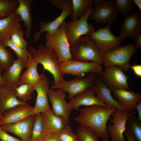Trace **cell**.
Masks as SVG:
<instances>
[{
  "label": "cell",
  "mask_w": 141,
  "mask_h": 141,
  "mask_svg": "<svg viewBox=\"0 0 141 141\" xmlns=\"http://www.w3.org/2000/svg\"><path fill=\"white\" fill-rule=\"evenodd\" d=\"M15 87L9 85L2 87L0 94V110L3 114L7 110L16 105L26 103L19 100Z\"/></svg>",
  "instance_id": "d4e9b609"
},
{
  "label": "cell",
  "mask_w": 141,
  "mask_h": 141,
  "mask_svg": "<svg viewBox=\"0 0 141 141\" xmlns=\"http://www.w3.org/2000/svg\"><path fill=\"white\" fill-rule=\"evenodd\" d=\"M65 92L60 89L56 90L50 89L48 96L52 111L56 115L63 118L68 124L72 109L65 99Z\"/></svg>",
  "instance_id": "4fadbf2b"
},
{
  "label": "cell",
  "mask_w": 141,
  "mask_h": 141,
  "mask_svg": "<svg viewBox=\"0 0 141 141\" xmlns=\"http://www.w3.org/2000/svg\"><path fill=\"white\" fill-rule=\"evenodd\" d=\"M16 0H0V19L6 17L15 12L18 6Z\"/></svg>",
  "instance_id": "1f68e13d"
},
{
  "label": "cell",
  "mask_w": 141,
  "mask_h": 141,
  "mask_svg": "<svg viewBox=\"0 0 141 141\" xmlns=\"http://www.w3.org/2000/svg\"><path fill=\"white\" fill-rule=\"evenodd\" d=\"M136 108L138 115V118L139 120L141 121V101L137 104Z\"/></svg>",
  "instance_id": "ee69618b"
},
{
  "label": "cell",
  "mask_w": 141,
  "mask_h": 141,
  "mask_svg": "<svg viewBox=\"0 0 141 141\" xmlns=\"http://www.w3.org/2000/svg\"><path fill=\"white\" fill-rule=\"evenodd\" d=\"M40 113L43 124V136L50 133L58 134L68 125L63 118L56 115L51 108Z\"/></svg>",
  "instance_id": "d6986e66"
},
{
  "label": "cell",
  "mask_w": 141,
  "mask_h": 141,
  "mask_svg": "<svg viewBox=\"0 0 141 141\" xmlns=\"http://www.w3.org/2000/svg\"><path fill=\"white\" fill-rule=\"evenodd\" d=\"M103 139V141H110L108 138H104Z\"/></svg>",
  "instance_id": "c3c4849f"
},
{
  "label": "cell",
  "mask_w": 141,
  "mask_h": 141,
  "mask_svg": "<svg viewBox=\"0 0 141 141\" xmlns=\"http://www.w3.org/2000/svg\"><path fill=\"white\" fill-rule=\"evenodd\" d=\"M18 6L15 13L19 15L21 21L24 22L26 28L25 35L28 39L30 38L32 26V19L31 13L32 0H17Z\"/></svg>",
  "instance_id": "484cf974"
},
{
  "label": "cell",
  "mask_w": 141,
  "mask_h": 141,
  "mask_svg": "<svg viewBox=\"0 0 141 141\" xmlns=\"http://www.w3.org/2000/svg\"><path fill=\"white\" fill-rule=\"evenodd\" d=\"M117 10L119 12L125 15L131 13L134 4L131 0H115Z\"/></svg>",
  "instance_id": "d590c367"
},
{
  "label": "cell",
  "mask_w": 141,
  "mask_h": 141,
  "mask_svg": "<svg viewBox=\"0 0 141 141\" xmlns=\"http://www.w3.org/2000/svg\"><path fill=\"white\" fill-rule=\"evenodd\" d=\"M126 127L136 141H141V121L138 117L134 115L129 118Z\"/></svg>",
  "instance_id": "f1b7e54d"
},
{
  "label": "cell",
  "mask_w": 141,
  "mask_h": 141,
  "mask_svg": "<svg viewBox=\"0 0 141 141\" xmlns=\"http://www.w3.org/2000/svg\"><path fill=\"white\" fill-rule=\"evenodd\" d=\"M96 93L91 87L75 96L68 102L72 110H78L81 106L98 105L108 108L95 95Z\"/></svg>",
  "instance_id": "44dd1931"
},
{
  "label": "cell",
  "mask_w": 141,
  "mask_h": 141,
  "mask_svg": "<svg viewBox=\"0 0 141 141\" xmlns=\"http://www.w3.org/2000/svg\"><path fill=\"white\" fill-rule=\"evenodd\" d=\"M1 89H2V87H0V94L1 92Z\"/></svg>",
  "instance_id": "816d5d0a"
},
{
  "label": "cell",
  "mask_w": 141,
  "mask_h": 141,
  "mask_svg": "<svg viewBox=\"0 0 141 141\" xmlns=\"http://www.w3.org/2000/svg\"><path fill=\"white\" fill-rule=\"evenodd\" d=\"M93 10L89 19L96 23L115 22L119 14L115 0H106L101 3H93Z\"/></svg>",
  "instance_id": "7c38bea8"
},
{
  "label": "cell",
  "mask_w": 141,
  "mask_h": 141,
  "mask_svg": "<svg viewBox=\"0 0 141 141\" xmlns=\"http://www.w3.org/2000/svg\"><path fill=\"white\" fill-rule=\"evenodd\" d=\"M91 87L97 94L96 96L99 99L105 104L108 108L124 110L117 101L112 96L111 90L99 79L98 78Z\"/></svg>",
  "instance_id": "603a6c76"
},
{
  "label": "cell",
  "mask_w": 141,
  "mask_h": 141,
  "mask_svg": "<svg viewBox=\"0 0 141 141\" xmlns=\"http://www.w3.org/2000/svg\"></svg>",
  "instance_id": "f5cc1de1"
},
{
  "label": "cell",
  "mask_w": 141,
  "mask_h": 141,
  "mask_svg": "<svg viewBox=\"0 0 141 141\" xmlns=\"http://www.w3.org/2000/svg\"><path fill=\"white\" fill-rule=\"evenodd\" d=\"M5 47H8L15 52L18 58L27 59L28 58L30 51L27 48L23 49L14 43L10 39H8L2 42Z\"/></svg>",
  "instance_id": "e575fe53"
},
{
  "label": "cell",
  "mask_w": 141,
  "mask_h": 141,
  "mask_svg": "<svg viewBox=\"0 0 141 141\" xmlns=\"http://www.w3.org/2000/svg\"><path fill=\"white\" fill-rule=\"evenodd\" d=\"M14 60L11 53L0 42V68L5 70L12 64Z\"/></svg>",
  "instance_id": "836d02e7"
},
{
  "label": "cell",
  "mask_w": 141,
  "mask_h": 141,
  "mask_svg": "<svg viewBox=\"0 0 141 141\" xmlns=\"http://www.w3.org/2000/svg\"><path fill=\"white\" fill-rule=\"evenodd\" d=\"M137 49L134 44H130L119 46L105 53L101 54L103 64L105 67L116 66L124 72H127L129 61Z\"/></svg>",
  "instance_id": "277c9868"
},
{
  "label": "cell",
  "mask_w": 141,
  "mask_h": 141,
  "mask_svg": "<svg viewBox=\"0 0 141 141\" xmlns=\"http://www.w3.org/2000/svg\"><path fill=\"white\" fill-rule=\"evenodd\" d=\"M2 70L0 68V87H2L6 85L5 82L2 74Z\"/></svg>",
  "instance_id": "f6af8a7d"
},
{
  "label": "cell",
  "mask_w": 141,
  "mask_h": 141,
  "mask_svg": "<svg viewBox=\"0 0 141 141\" xmlns=\"http://www.w3.org/2000/svg\"><path fill=\"white\" fill-rule=\"evenodd\" d=\"M73 59L85 62H96L103 64L101 54L88 36L79 38L70 48Z\"/></svg>",
  "instance_id": "5b68a950"
},
{
  "label": "cell",
  "mask_w": 141,
  "mask_h": 141,
  "mask_svg": "<svg viewBox=\"0 0 141 141\" xmlns=\"http://www.w3.org/2000/svg\"><path fill=\"white\" fill-rule=\"evenodd\" d=\"M102 64L99 62H85L72 59L60 63L59 66L60 70L64 75L68 74L81 78L86 73L100 74L103 70Z\"/></svg>",
  "instance_id": "52a82bcc"
},
{
  "label": "cell",
  "mask_w": 141,
  "mask_h": 141,
  "mask_svg": "<svg viewBox=\"0 0 141 141\" xmlns=\"http://www.w3.org/2000/svg\"><path fill=\"white\" fill-rule=\"evenodd\" d=\"M72 11L70 15L72 20L82 16L87 9L92 6V0H71Z\"/></svg>",
  "instance_id": "83f0119b"
},
{
  "label": "cell",
  "mask_w": 141,
  "mask_h": 141,
  "mask_svg": "<svg viewBox=\"0 0 141 141\" xmlns=\"http://www.w3.org/2000/svg\"><path fill=\"white\" fill-rule=\"evenodd\" d=\"M54 7L61 10L64 7L72 3L70 0H49Z\"/></svg>",
  "instance_id": "f35d334b"
},
{
  "label": "cell",
  "mask_w": 141,
  "mask_h": 141,
  "mask_svg": "<svg viewBox=\"0 0 141 141\" xmlns=\"http://www.w3.org/2000/svg\"><path fill=\"white\" fill-rule=\"evenodd\" d=\"M35 115L10 124L0 126L7 132H10L20 137L23 141H29L31 138Z\"/></svg>",
  "instance_id": "e0dca14e"
},
{
  "label": "cell",
  "mask_w": 141,
  "mask_h": 141,
  "mask_svg": "<svg viewBox=\"0 0 141 141\" xmlns=\"http://www.w3.org/2000/svg\"><path fill=\"white\" fill-rule=\"evenodd\" d=\"M92 10V6L87 9L81 17L66 22L65 32L71 46L80 37L89 36L91 33L95 31L93 25L88 22Z\"/></svg>",
  "instance_id": "8992f818"
},
{
  "label": "cell",
  "mask_w": 141,
  "mask_h": 141,
  "mask_svg": "<svg viewBox=\"0 0 141 141\" xmlns=\"http://www.w3.org/2000/svg\"><path fill=\"white\" fill-rule=\"evenodd\" d=\"M28 58L14 60L11 66L4 70L2 75L6 85H11L15 87H17L21 75V72L23 69L27 67Z\"/></svg>",
  "instance_id": "7402d4cb"
},
{
  "label": "cell",
  "mask_w": 141,
  "mask_h": 141,
  "mask_svg": "<svg viewBox=\"0 0 141 141\" xmlns=\"http://www.w3.org/2000/svg\"><path fill=\"white\" fill-rule=\"evenodd\" d=\"M35 115L31 137L30 141H38L42 139L43 137V124L41 113Z\"/></svg>",
  "instance_id": "d6a6232c"
},
{
  "label": "cell",
  "mask_w": 141,
  "mask_h": 141,
  "mask_svg": "<svg viewBox=\"0 0 141 141\" xmlns=\"http://www.w3.org/2000/svg\"><path fill=\"white\" fill-rule=\"evenodd\" d=\"M124 132L126 135L128 141H136L127 130H126Z\"/></svg>",
  "instance_id": "bcb514c9"
},
{
  "label": "cell",
  "mask_w": 141,
  "mask_h": 141,
  "mask_svg": "<svg viewBox=\"0 0 141 141\" xmlns=\"http://www.w3.org/2000/svg\"><path fill=\"white\" fill-rule=\"evenodd\" d=\"M128 68L132 69L134 74L138 77H141V65L134 64L133 65H129Z\"/></svg>",
  "instance_id": "b9f144b4"
},
{
  "label": "cell",
  "mask_w": 141,
  "mask_h": 141,
  "mask_svg": "<svg viewBox=\"0 0 141 141\" xmlns=\"http://www.w3.org/2000/svg\"><path fill=\"white\" fill-rule=\"evenodd\" d=\"M3 114L2 113L0 110V120L2 117Z\"/></svg>",
  "instance_id": "681fc988"
},
{
  "label": "cell",
  "mask_w": 141,
  "mask_h": 141,
  "mask_svg": "<svg viewBox=\"0 0 141 141\" xmlns=\"http://www.w3.org/2000/svg\"><path fill=\"white\" fill-rule=\"evenodd\" d=\"M21 21L19 16L15 12L0 19V42L10 38L14 32L21 28Z\"/></svg>",
  "instance_id": "cb8c5ba5"
},
{
  "label": "cell",
  "mask_w": 141,
  "mask_h": 141,
  "mask_svg": "<svg viewBox=\"0 0 141 141\" xmlns=\"http://www.w3.org/2000/svg\"><path fill=\"white\" fill-rule=\"evenodd\" d=\"M0 139L2 141H23L9 134L0 127Z\"/></svg>",
  "instance_id": "ab89813d"
},
{
  "label": "cell",
  "mask_w": 141,
  "mask_h": 141,
  "mask_svg": "<svg viewBox=\"0 0 141 141\" xmlns=\"http://www.w3.org/2000/svg\"><path fill=\"white\" fill-rule=\"evenodd\" d=\"M111 91L124 110L135 111L137 104L141 101V95L139 93L125 89L112 90Z\"/></svg>",
  "instance_id": "ffe728a7"
},
{
  "label": "cell",
  "mask_w": 141,
  "mask_h": 141,
  "mask_svg": "<svg viewBox=\"0 0 141 141\" xmlns=\"http://www.w3.org/2000/svg\"><path fill=\"white\" fill-rule=\"evenodd\" d=\"M141 32V12L138 11L125 16L119 37L122 41L126 38L134 39Z\"/></svg>",
  "instance_id": "9a60e30c"
},
{
  "label": "cell",
  "mask_w": 141,
  "mask_h": 141,
  "mask_svg": "<svg viewBox=\"0 0 141 141\" xmlns=\"http://www.w3.org/2000/svg\"><path fill=\"white\" fill-rule=\"evenodd\" d=\"M119 67L113 66L105 67L97 75L98 78L111 90L130 89L128 83L129 79Z\"/></svg>",
  "instance_id": "30bf717a"
},
{
  "label": "cell",
  "mask_w": 141,
  "mask_h": 141,
  "mask_svg": "<svg viewBox=\"0 0 141 141\" xmlns=\"http://www.w3.org/2000/svg\"><path fill=\"white\" fill-rule=\"evenodd\" d=\"M33 108L26 102L7 110L0 120V126L14 123L30 117L32 115Z\"/></svg>",
  "instance_id": "2e32d148"
},
{
  "label": "cell",
  "mask_w": 141,
  "mask_h": 141,
  "mask_svg": "<svg viewBox=\"0 0 141 141\" xmlns=\"http://www.w3.org/2000/svg\"><path fill=\"white\" fill-rule=\"evenodd\" d=\"M98 78L97 74L91 73L84 78H75L70 81L65 80L57 85H52L50 89H60L68 94L67 98L70 100L75 96L91 87Z\"/></svg>",
  "instance_id": "9c48e42d"
},
{
  "label": "cell",
  "mask_w": 141,
  "mask_h": 141,
  "mask_svg": "<svg viewBox=\"0 0 141 141\" xmlns=\"http://www.w3.org/2000/svg\"><path fill=\"white\" fill-rule=\"evenodd\" d=\"M60 15L52 21L46 22L43 21L39 24L40 30L35 32L33 39L35 42L39 40L42 33L53 32L57 30L65 19L70 16L72 11V3L68 5L61 10Z\"/></svg>",
  "instance_id": "ac0fdd59"
},
{
  "label": "cell",
  "mask_w": 141,
  "mask_h": 141,
  "mask_svg": "<svg viewBox=\"0 0 141 141\" xmlns=\"http://www.w3.org/2000/svg\"><path fill=\"white\" fill-rule=\"evenodd\" d=\"M28 49L33 60L42 64L44 69L52 75L54 79L52 85L59 84L65 80L64 74L59 69L57 56L53 49L41 44L37 49L29 46Z\"/></svg>",
  "instance_id": "7a4b0ae2"
},
{
  "label": "cell",
  "mask_w": 141,
  "mask_h": 141,
  "mask_svg": "<svg viewBox=\"0 0 141 141\" xmlns=\"http://www.w3.org/2000/svg\"><path fill=\"white\" fill-rule=\"evenodd\" d=\"M34 84H23L15 87L17 97L19 101L26 103L31 98L32 93L35 90Z\"/></svg>",
  "instance_id": "4dcf8cb0"
},
{
  "label": "cell",
  "mask_w": 141,
  "mask_h": 141,
  "mask_svg": "<svg viewBox=\"0 0 141 141\" xmlns=\"http://www.w3.org/2000/svg\"><path fill=\"white\" fill-rule=\"evenodd\" d=\"M134 45L138 49H141V33L137 35L134 38Z\"/></svg>",
  "instance_id": "7bdbcfd3"
},
{
  "label": "cell",
  "mask_w": 141,
  "mask_h": 141,
  "mask_svg": "<svg viewBox=\"0 0 141 141\" xmlns=\"http://www.w3.org/2000/svg\"><path fill=\"white\" fill-rule=\"evenodd\" d=\"M110 24L100 28L89 36L94 42L99 52L103 54L120 46L122 41L120 37L114 36L111 32Z\"/></svg>",
  "instance_id": "ba28073f"
},
{
  "label": "cell",
  "mask_w": 141,
  "mask_h": 141,
  "mask_svg": "<svg viewBox=\"0 0 141 141\" xmlns=\"http://www.w3.org/2000/svg\"><path fill=\"white\" fill-rule=\"evenodd\" d=\"M61 141H79L77 134L74 133L69 125H66L57 134Z\"/></svg>",
  "instance_id": "8d00e7d4"
},
{
  "label": "cell",
  "mask_w": 141,
  "mask_h": 141,
  "mask_svg": "<svg viewBox=\"0 0 141 141\" xmlns=\"http://www.w3.org/2000/svg\"><path fill=\"white\" fill-rule=\"evenodd\" d=\"M76 132L79 141H99L96 133L87 126L80 124L77 128Z\"/></svg>",
  "instance_id": "f546056e"
},
{
  "label": "cell",
  "mask_w": 141,
  "mask_h": 141,
  "mask_svg": "<svg viewBox=\"0 0 141 141\" xmlns=\"http://www.w3.org/2000/svg\"><path fill=\"white\" fill-rule=\"evenodd\" d=\"M24 32L21 28L14 32L11 35L10 39L16 44L24 49L27 48V43L24 37Z\"/></svg>",
  "instance_id": "74e56055"
},
{
  "label": "cell",
  "mask_w": 141,
  "mask_h": 141,
  "mask_svg": "<svg viewBox=\"0 0 141 141\" xmlns=\"http://www.w3.org/2000/svg\"><path fill=\"white\" fill-rule=\"evenodd\" d=\"M38 141H43V138L42 139H41Z\"/></svg>",
  "instance_id": "f907efd6"
},
{
  "label": "cell",
  "mask_w": 141,
  "mask_h": 141,
  "mask_svg": "<svg viewBox=\"0 0 141 141\" xmlns=\"http://www.w3.org/2000/svg\"><path fill=\"white\" fill-rule=\"evenodd\" d=\"M117 109L108 108L98 105L86 107L80 110L78 115L74 118L77 122L87 126L94 130L99 138L109 139L107 130L108 121Z\"/></svg>",
  "instance_id": "6da1fadb"
},
{
  "label": "cell",
  "mask_w": 141,
  "mask_h": 141,
  "mask_svg": "<svg viewBox=\"0 0 141 141\" xmlns=\"http://www.w3.org/2000/svg\"><path fill=\"white\" fill-rule=\"evenodd\" d=\"M49 86L48 78L45 74H42L40 79L34 84L37 96L35 104L33 108L32 115L46 111L51 108L48 100Z\"/></svg>",
  "instance_id": "5bb4252c"
},
{
  "label": "cell",
  "mask_w": 141,
  "mask_h": 141,
  "mask_svg": "<svg viewBox=\"0 0 141 141\" xmlns=\"http://www.w3.org/2000/svg\"><path fill=\"white\" fill-rule=\"evenodd\" d=\"M136 112H130L117 109L112 114V118L109 120L112 123L107 127V130L111 141H125L123 133L126 130L128 119L134 115Z\"/></svg>",
  "instance_id": "8fae6325"
},
{
  "label": "cell",
  "mask_w": 141,
  "mask_h": 141,
  "mask_svg": "<svg viewBox=\"0 0 141 141\" xmlns=\"http://www.w3.org/2000/svg\"><path fill=\"white\" fill-rule=\"evenodd\" d=\"M43 141H61L57 134L50 133L44 135L43 137Z\"/></svg>",
  "instance_id": "60d3db41"
},
{
  "label": "cell",
  "mask_w": 141,
  "mask_h": 141,
  "mask_svg": "<svg viewBox=\"0 0 141 141\" xmlns=\"http://www.w3.org/2000/svg\"><path fill=\"white\" fill-rule=\"evenodd\" d=\"M132 2L134 5H136L139 9L141 10V0H133Z\"/></svg>",
  "instance_id": "7dc6e473"
},
{
  "label": "cell",
  "mask_w": 141,
  "mask_h": 141,
  "mask_svg": "<svg viewBox=\"0 0 141 141\" xmlns=\"http://www.w3.org/2000/svg\"><path fill=\"white\" fill-rule=\"evenodd\" d=\"M38 63L33 60L30 53L29 55L26 70L21 75L17 87L23 84H35L40 79L42 74L39 75L37 69Z\"/></svg>",
  "instance_id": "4316f807"
},
{
  "label": "cell",
  "mask_w": 141,
  "mask_h": 141,
  "mask_svg": "<svg viewBox=\"0 0 141 141\" xmlns=\"http://www.w3.org/2000/svg\"><path fill=\"white\" fill-rule=\"evenodd\" d=\"M66 22L65 20L56 30L46 33L45 35V46L55 51L57 56L59 63L73 59L70 51L71 46L65 32Z\"/></svg>",
  "instance_id": "3957f363"
}]
</instances>
